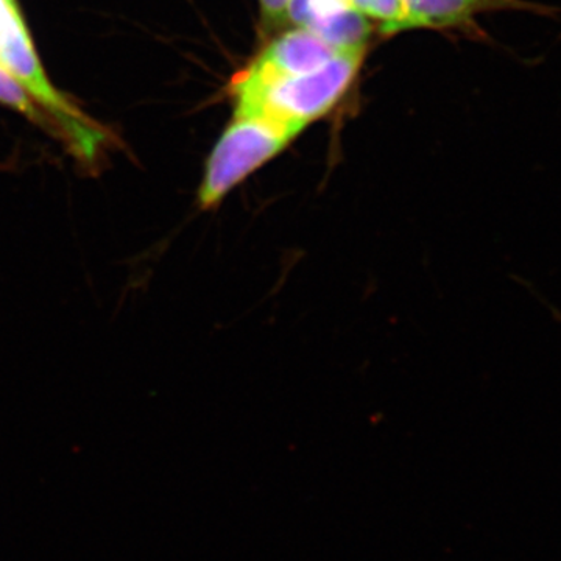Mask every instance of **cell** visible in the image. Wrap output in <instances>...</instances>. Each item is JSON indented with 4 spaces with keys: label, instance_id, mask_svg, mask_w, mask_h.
I'll return each instance as SVG.
<instances>
[{
    "label": "cell",
    "instance_id": "2",
    "mask_svg": "<svg viewBox=\"0 0 561 561\" xmlns=\"http://www.w3.org/2000/svg\"><path fill=\"white\" fill-rule=\"evenodd\" d=\"M301 128L257 116H234L206 160L197 192L202 213L219 208L242 181L297 138Z\"/></svg>",
    "mask_w": 561,
    "mask_h": 561
},
{
    "label": "cell",
    "instance_id": "6",
    "mask_svg": "<svg viewBox=\"0 0 561 561\" xmlns=\"http://www.w3.org/2000/svg\"><path fill=\"white\" fill-rule=\"evenodd\" d=\"M306 31L316 33L335 50L365 46L368 35H370V27H368L364 14L351 5L324 14L320 20L309 24Z\"/></svg>",
    "mask_w": 561,
    "mask_h": 561
},
{
    "label": "cell",
    "instance_id": "5",
    "mask_svg": "<svg viewBox=\"0 0 561 561\" xmlns=\"http://www.w3.org/2000/svg\"><path fill=\"white\" fill-rule=\"evenodd\" d=\"M404 21L401 32L420 27H463L472 25L474 16L486 11L518 10L552 14L551 7L529 0H402Z\"/></svg>",
    "mask_w": 561,
    "mask_h": 561
},
{
    "label": "cell",
    "instance_id": "3",
    "mask_svg": "<svg viewBox=\"0 0 561 561\" xmlns=\"http://www.w3.org/2000/svg\"><path fill=\"white\" fill-rule=\"evenodd\" d=\"M365 46L339 50L327 65L311 73L273 84L260 94L236 101L234 116H257L305 130L327 114L356 77Z\"/></svg>",
    "mask_w": 561,
    "mask_h": 561
},
{
    "label": "cell",
    "instance_id": "9",
    "mask_svg": "<svg viewBox=\"0 0 561 561\" xmlns=\"http://www.w3.org/2000/svg\"><path fill=\"white\" fill-rule=\"evenodd\" d=\"M265 24L275 27L287 21L290 0H260Z\"/></svg>",
    "mask_w": 561,
    "mask_h": 561
},
{
    "label": "cell",
    "instance_id": "1",
    "mask_svg": "<svg viewBox=\"0 0 561 561\" xmlns=\"http://www.w3.org/2000/svg\"><path fill=\"white\" fill-rule=\"evenodd\" d=\"M0 65L14 77L54 121L55 127L87 169L95 168L108 144L105 130L60 94L41 65L16 0H0Z\"/></svg>",
    "mask_w": 561,
    "mask_h": 561
},
{
    "label": "cell",
    "instance_id": "8",
    "mask_svg": "<svg viewBox=\"0 0 561 561\" xmlns=\"http://www.w3.org/2000/svg\"><path fill=\"white\" fill-rule=\"evenodd\" d=\"M351 7L364 16H371L381 21V31L391 33L401 32L404 21V3L402 0H350Z\"/></svg>",
    "mask_w": 561,
    "mask_h": 561
},
{
    "label": "cell",
    "instance_id": "7",
    "mask_svg": "<svg viewBox=\"0 0 561 561\" xmlns=\"http://www.w3.org/2000/svg\"><path fill=\"white\" fill-rule=\"evenodd\" d=\"M0 103L24 114L27 119L35 122L39 127L46 128L47 131L60 135L54 121L39 108L38 103L33 101L32 95L25 91L20 81L14 79L2 65H0Z\"/></svg>",
    "mask_w": 561,
    "mask_h": 561
},
{
    "label": "cell",
    "instance_id": "4",
    "mask_svg": "<svg viewBox=\"0 0 561 561\" xmlns=\"http://www.w3.org/2000/svg\"><path fill=\"white\" fill-rule=\"evenodd\" d=\"M316 33L298 27L273 41L260 57L231 81L236 101L260 94L273 84L320 69L337 54Z\"/></svg>",
    "mask_w": 561,
    "mask_h": 561
}]
</instances>
